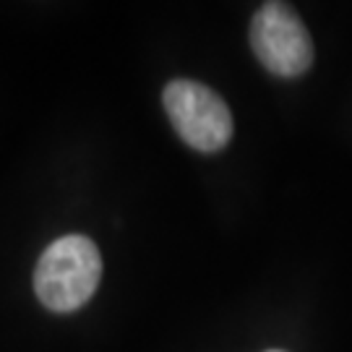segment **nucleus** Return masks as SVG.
<instances>
[{"instance_id": "nucleus-1", "label": "nucleus", "mask_w": 352, "mask_h": 352, "mask_svg": "<svg viewBox=\"0 0 352 352\" xmlns=\"http://www.w3.org/2000/svg\"><path fill=\"white\" fill-rule=\"evenodd\" d=\"M102 279V256L87 235L52 240L34 269V292L45 308L71 314L87 305Z\"/></svg>"}, {"instance_id": "nucleus-4", "label": "nucleus", "mask_w": 352, "mask_h": 352, "mask_svg": "<svg viewBox=\"0 0 352 352\" xmlns=\"http://www.w3.org/2000/svg\"><path fill=\"white\" fill-rule=\"evenodd\" d=\"M266 352H285V350H266Z\"/></svg>"}, {"instance_id": "nucleus-2", "label": "nucleus", "mask_w": 352, "mask_h": 352, "mask_svg": "<svg viewBox=\"0 0 352 352\" xmlns=\"http://www.w3.org/2000/svg\"><path fill=\"white\" fill-rule=\"evenodd\" d=\"M162 104L177 136L190 149L214 154L232 139V113L227 102L199 81H170L162 91Z\"/></svg>"}, {"instance_id": "nucleus-3", "label": "nucleus", "mask_w": 352, "mask_h": 352, "mask_svg": "<svg viewBox=\"0 0 352 352\" xmlns=\"http://www.w3.org/2000/svg\"><path fill=\"white\" fill-rule=\"evenodd\" d=\"M251 47L269 74L298 78L314 63V42L285 3H264L251 21Z\"/></svg>"}]
</instances>
